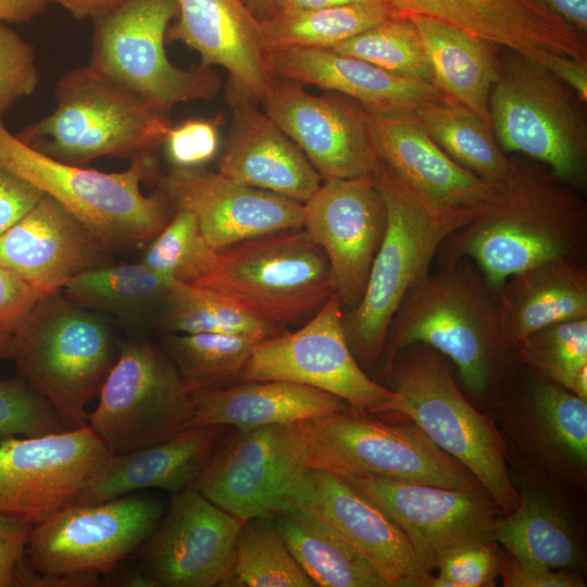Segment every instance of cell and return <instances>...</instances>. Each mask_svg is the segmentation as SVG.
<instances>
[{"label":"cell","instance_id":"42","mask_svg":"<svg viewBox=\"0 0 587 587\" xmlns=\"http://www.w3.org/2000/svg\"><path fill=\"white\" fill-rule=\"evenodd\" d=\"M218 252L190 212L175 210L167 224L149 241L141 262L172 280L192 284L214 267Z\"/></svg>","mask_w":587,"mask_h":587},{"label":"cell","instance_id":"9","mask_svg":"<svg viewBox=\"0 0 587 587\" xmlns=\"http://www.w3.org/2000/svg\"><path fill=\"white\" fill-rule=\"evenodd\" d=\"M20 374L72 428L87 424V407L115 361L109 327L58 292L41 298L14 334Z\"/></svg>","mask_w":587,"mask_h":587},{"label":"cell","instance_id":"14","mask_svg":"<svg viewBox=\"0 0 587 587\" xmlns=\"http://www.w3.org/2000/svg\"><path fill=\"white\" fill-rule=\"evenodd\" d=\"M165 507L149 497L72 503L33 525L25 553L39 583H86L112 571L152 534Z\"/></svg>","mask_w":587,"mask_h":587},{"label":"cell","instance_id":"44","mask_svg":"<svg viewBox=\"0 0 587 587\" xmlns=\"http://www.w3.org/2000/svg\"><path fill=\"white\" fill-rule=\"evenodd\" d=\"M63 430L52 407L21 379L0 380V441Z\"/></svg>","mask_w":587,"mask_h":587},{"label":"cell","instance_id":"36","mask_svg":"<svg viewBox=\"0 0 587 587\" xmlns=\"http://www.w3.org/2000/svg\"><path fill=\"white\" fill-rule=\"evenodd\" d=\"M413 114L433 140L467 171L497 185L511 175L514 162L500 148L491 125L474 111L442 100L425 104Z\"/></svg>","mask_w":587,"mask_h":587},{"label":"cell","instance_id":"39","mask_svg":"<svg viewBox=\"0 0 587 587\" xmlns=\"http://www.w3.org/2000/svg\"><path fill=\"white\" fill-rule=\"evenodd\" d=\"M167 334H230L264 340L283 334L211 290L173 282L158 317Z\"/></svg>","mask_w":587,"mask_h":587},{"label":"cell","instance_id":"33","mask_svg":"<svg viewBox=\"0 0 587 587\" xmlns=\"http://www.w3.org/2000/svg\"><path fill=\"white\" fill-rule=\"evenodd\" d=\"M415 24L435 77V85L455 103L490 123L489 96L500 77L496 45L446 22L409 16Z\"/></svg>","mask_w":587,"mask_h":587},{"label":"cell","instance_id":"34","mask_svg":"<svg viewBox=\"0 0 587 587\" xmlns=\"http://www.w3.org/2000/svg\"><path fill=\"white\" fill-rule=\"evenodd\" d=\"M303 572L321 587H388L371 563L320 516L290 504L273 514Z\"/></svg>","mask_w":587,"mask_h":587},{"label":"cell","instance_id":"46","mask_svg":"<svg viewBox=\"0 0 587 587\" xmlns=\"http://www.w3.org/2000/svg\"><path fill=\"white\" fill-rule=\"evenodd\" d=\"M38 83L34 47L0 22V118L20 99L30 96Z\"/></svg>","mask_w":587,"mask_h":587},{"label":"cell","instance_id":"15","mask_svg":"<svg viewBox=\"0 0 587 587\" xmlns=\"http://www.w3.org/2000/svg\"><path fill=\"white\" fill-rule=\"evenodd\" d=\"M310 467L301 422L234 427L221 436L192 487L243 522L292 504Z\"/></svg>","mask_w":587,"mask_h":587},{"label":"cell","instance_id":"45","mask_svg":"<svg viewBox=\"0 0 587 587\" xmlns=\"http://www.w3.org/2000/svg\"><path fill=\"white\" fill-rule=\"evenodd\" d=\"M496 541L467 542L446 551L437 561L429 587H490L499 576Z\"/></svg>","mask_w":587,"mask_h":587},{"label":"cell","instance_id":"7","mask_svg":"<svg viewBox=\"0 0 587 587\" xmlns=\"http://www.w3.org/2000/svg\"><path fill=\"white\" fill-rule=\"evenodd\" d=\"M190 285L216 292L282 329L307 322L335 294L328 260L303 227L220 251L214 267Z\"/></svg>","mask_w":587,"mask_h":587},{"label":"cell","instance_id":"20","mask_svg":"<svg viewBox=\"0 0 587 587\" xmlns=\"http://www.w3.org/2000/svg\"><path fill=\"white\" fill-rule=\"evenodd\" d=\"M303 229L324 251L342 310L361 301L383 241L387 211L372 173L322 182L303 203Z\"/></svg>","mask_w":587,"mask_h":587},{"label":"cell","instance_id":"23","mask_svg":"<svg viewBox=\"0 0 587 587\" xmlns=\"http://www.w3.org/2000/svg\"><path fill=\"white\" fill-rule=\"evenodd\" d=\"M292 504L333 526L371 563L388 587H429L433 575L420 564L404 532L339 474L310 467Z\"/></svg>","mask_w":587,"mask_h":587},{"label":"cell","instance_id":"21","mask_svg":"<svg viewBox=\"0 0 587 587\" xmlns=\"http://www.w3.org/2000/svg\"><path fill=\"white\" fill-rule=\"evenodd\" d=\"M241 523L193 487L173 494L145 549L149 587L223 586Z\"/></svg>","mask_w":587,"mask_h":587},{"label":"cell","instance_id":"40","mask_svg":"<svg viewBox=\"0 0 587 587\" xmlns=\"http://www.w3.org/2000/svg\"><path fill=\"white\" fill-rule=\"evenodd\" d=\"M259 341L230 334H167L162 347L186 389L191 392L240 382L251 351Z\"/></svg>","mask_w":587,"mask_h":587},{"label":"cell","instance_id":"30","mask_svg":"<svg viewBox=\"0 0 587 587\" xmlns=\"http://www.w3.org/2000/svg\"><path fill=\"white\" fill-rule=\"evenodd\" d=\"M224 432V426L190 427L154 446L110 453L90 475L76 503H99L146 488L176 494L192 487Z\"/></svg>","mask_w":587,"mask_h":587},{"label":"cell","instance_id":"56","mask_svg":"<svg viewBox=\"0 0 587 587\" xmlns=\"http://www.w3.org/2000/svg\"><path fill=\"white\" fill-rule=\"evenodd\" d=\"M365 2L388 3L387 0H279L274 13H288V12L324 9V8H330V7H338V5H345V4H351V3H365Z\"/></svg>","mask_w":587,"mask_h":587},{"label":"cell","instance_id":"4","mask_svg":"<svg viewBox=\"0 0 587 587\" xmlns=\"http://www.w3.org/2000/svg\"><path fill=\"white\" fill-rule=\"evenodd\" d=\"M0 167L54 199L112 251L150 241L174 213L158 190L151 196L140 190L158 172L154 152L133 157L123 172L104 173L41 153L10 133L0 118Z\"/></svg>","mask_w":587,"mask_h":587},{"label":"cell","instance_id":"11","mask_svg":"<svg viewBox=\"0 0 587 587\" xmlns=\"http://www.w3.org/2000/svg\"><path fill=\"white\" fill-rule=\"evenodd\" d=\"M177 14L176 0H126L93 20L87 65L165 116L178 103L213 99L221 79L211 66L185 70L166 55V33Z\"/></svg>","mask_w":587,"mask_h":587},{"label":"cell","instance_id":"50","mask_svg":"<svg viewBox=\"0 0 587 587\" xmlns=\"http://www.w3.org/2000/svg\"><path fill=\"white\" fill-rule=\"evenodd\" d=\"M41 299L21 275L0 264V326L13 335Z\"/></svg>","mask_w":587,"mask_h":587},{"label":"cell","instance_id":"37","mask_svg":"<svg viewBox=\"0 0 587 587\" xmlns=\"http://www.w3.org/2000/svg\"><path fill=\"white\" fill-rule=\"evenodd\" d=\"M394 15L398 13L386 2H365L274 13L260 21L259 25L266 51L289 48L330 49Z\"/></svg>","mask_w":587,"mask_h":587},{"label":"cell","instance_id":"53","mask_svg":"<svg viewBox=\"0 0 587 587\" xmlns=\"http://www.w3.org/2000/svg\"><path fill=\"white\" fill-rule=\"evenodd\" d=\"M564 23L585 36L587 32V0H537Z\"/></svg>","mask_w":587,"mask_h":587},{"label":"cell","instance_id":"48","mask_svg":"<svg viewBox=\"0 0 587 587\" xmlns=\"http://www.w3.org/2000/svg\"><path fill=\"white\" fill-rule=\"evenodd\" d=\"M33 524L0 513V587H13L32 583L28 571L23 566Z\"/></svg>","mask_w":587,"mask_h":587},{"label":"cell","instance_id":"13","mask_svg":"<svg viewBox=\"0 0 587 587\" xmlns=\"http://www.w3.org/2000/svg\"><path fill=\"white\" fill-rule=\"evenodd\" d=\"M190 392L162 349L128 341L100 389L87 426L110 453L167 441L192 427Z\"/></svg>","mask_w":587,"mask_h":587},{"label":"cell","instance_id":"17","mask_svg":"<svg viewBox=\"0 0 587 587\" xmlns=\"http://www.w3.org/2000/svg\"><path fill=\"white\" fill-rule=\"evenodd\" d=\"M110 454L87 426L0 441V513L38 524L77 501Z\"/></svg>","mask_w":587,"mask_h":587},{"label":"cell","instance_id":"19","mask_svg":"<svg viewBox=\"0 0 587 587\" xmlns=\"http://www.w3.org/2000/svg\"><path fill=\"white\" fill-rule=\"evenodd\" d=\"M261 104L323 180L372 173L380 161L369 112L346 96H315L274 78Z\"/></svg>","mask_w":587,"mask_h":587},{"label":"cell","instance_id":"35","mask_svg":"<svg viewBox=\"0 0 587 587\" xmlns=\"http://www.w3.org/2000/svg\"><path fill=\"white\" fill-rule=\"evenodd\" d=\"M173 282L141 261L107 264L75 275L61 292L84 309L137 326L158 320Z\"/></svg>","mask_w":587,"mask_h":587},{"label":"cell","instance_id":"43","mask_svg":"<svg viewBox=\"0 0 587 587\" xmlns=\"http://www.w3.org/2000/svg\"><path fill=\"white\" fill-rule=\"evenodd\" d=\"M522 363L571 391L587 367V319L558 323L533 333L517 345Z\"/></svg>","mask_w":587,"mask_h":587},{"label":"cell","instance_id":"22","mask_svg":"<svg viewBox=\"0 0 587 587\" xmlns=\"http://www.w3.org/2000/svg\"><path fill=\"white\" fill-rule=\"evenodd\" d=\"M158 191L172 209L186 210L217 251L273 232L303 226V203L234 182L203 167L175 168Z\"/></svg>","mask_w":587,"mask_h":587},{"label":"cell","instance_id":"1","mask_svg":"<svg viewBox=\"0 0 587 587\" xmlns=\"http://www.w3.org/2000/svg\"><path fill=\"white\" fill-rule=\"evenodd\" d=\"M426 345L452 362L464 389L489 403L523 365L500 327L496 290L467 258L439 262L396 312L380 360Z\"/></svg>","mask_w":587,"mask_h":587},{"label":"cell","instance_id":"52","mask_svg":"<svg viewBox=\"0 0 587 587\" xmlns=\"http://www.w3.org/2000/svg\"><path fill=\"white\" fill-rule=\"evenodd\" d=\"M549 71L570 87L580 101H587V60L562 57Z\"/></svg>","mask_w":587,"mask_h":587},{"label":"cell","instance_id":"18","mask_svg":"<svg viewBox=\"0 0 587 587\" xmlns=\"http://www.w3.org/2000/svg\"><path fill=\"white\" fill-rule=\"evenodd\" d=\"M340 476L391 516L428 573L455 546L495 541L498 521L504 513L483 488L453 489L367 475Z\"/></svg>","mask_w":587,"mask_h":587},{"label":"cell","instance_id":"29","mask_svg":"<svg viewBox=\"0 0 587 587\" xmlns=\"http://www.w3.org/2000/svg\"><path fill=\"white\" fill-rule=\"evenodd\" d=\"M517 495L515 509L504 512L495 541L513 557L554 570L586 569L576 520L558 484L526 465L509 469ZM564 488V487H563Z\"/></svg>","mask_w":587,"mask_h":587},{"label":"cell","instance_id":"55","mask_svg":"<svg viewBox=\"0 0 587 587\" xmlns=\"http://www.w3.org/2000/svg\"><path fill=\"white\" fill-rule=\"evenodd\" d=\"M46 0H0L1 23H27L41 14Z\"/></svg>","mask_w":587,"mask_h":587},{"label":"cell","instance_id":"32","mask_svg":"<svg viewBox=\"0 0 587 587\" xmlns=\"http://www.w3.org/2000/svg\"><path fill=\"white\" fill-rule=\"evenodd\" d=\"M496 300L501 330L517 348L545 327L587 319V270L579 260L548 261L509 277Z\"/></svg>","mask_w":587,"mask_h":587},{"label":"cell","instance_id":"16","mask_svg":"<svg viewBox=\"0 0 587 587\" xmlns=\"http://www.w3.org/2000/svg\"><path fill=\"white\" fill-rule=\"evenodd\" d=\"M521 463L562 487L587 480V400L524 364L489 402Z\"/></svg>","mask_w":587,"mask_h":587},{"label":"cell","instance_id":"8","mask_svg":"<svg viewBox=\"0 0 587 587\" xmlns=\"http://www.w3.org/2000/svg\"><path fill=\"white\" fill-rule=\"evenodd\" d=\"M583 101L545 66L511 51L489 96L490 123L503 151L544 163L562 183L587 189Z\"/></svg>","mask_w":587,"mask_h":587},{"label":"cell","instance_id":"12","mask_svg":"<svg viewBox=\"0 0 587 587\" xmlns=\"http://www.w3.org/2000/svg\"><path fill=\"white\" fill-rule=\"evenodd\" d=\"M334 294L295 332L254 345L240 382L280 379L329 392L359 412L408 417L401 395L372 379L354 358Z\"/></svg>","mask_w":587,"mask_h":587},{"label":"cell","instance_id":"2","mask_svg":"<svg viewBox=\"0 0 587 587\" xmlns=\"http://www.w3.org/2000/svg\"><path fill=\"white\" fill-rule=\"evenodd\" d=\"M587 209L583 193L551 172L514 162L496 197L440 246L439 262L470 259L498 290L512 275L557 259L583 261Z\"/></svg>","mask_w":587,"mask_h":587},{"label":"cell","instance_id":"6","mask_svg":"<svg viewBox=\"0 0 587 587\" xmlns=\"http://www.w3.org/2000/svg\"><path fill=\"white\" fill-rule=\"evenodd\" d=\"M451 362L422 344L400 351L386 372L413 420L444 452L461 463L504 511L519 503L509 474L510 451L492 420L479 412L453 378Z\"/></svg>","mask_w":587,"mask_h":587},{"label":"cell","instance_id":"58","mask_svg":"<svg viewBox=\"0 0 587 587\" xmlns=\"http://www.w3.org/2000/svg\"><path fill=\"white\" fill-rule=\"evenodd\" d=\"M15 337L12 333L0 326V359L14 358Z\"/></svg>","mask_w":587,"mask_h":587},{"label":"cell","instance_id":"54","mask_svg":"<svg viewBox=\"0 0 587 587\" xmlns=\"http://www.w3.org/2000/svg\"><path fill=\"white\" fill-rule=\"evenodd\" d=\"M54 2L64 8L70 14L77 18H92L96 20L117 8H120L126 0H46Z\"/></svg>","mask_w":587,"mask_h":587},{"label":"cell","instance_id":"27","mask_svg":"<svg viewBox=\"0 0 587 587\" xmlns=\"http://www.w3.org/2000/svg\"><path fill=\"white\" fill-rule=\"evenodd\" d=\"M367 112L380 160L427 200L446 208L482 211L498 193L501 185L453 161L413 112Z\"/></svg>","mask_w":587,"mask_h":587},{"label":"cell","instance_id":"38","mask_svg":"<svg viewBox=\"0 0 587 587\" xmlns=\"http://www.w3.org/2000/svg\"><path fill=\"white\" fill-rule=\"evenodd\" d=\"M223 586L315 587L290 553L274 515L248 519L238 533Z\"/></svg>","mask_w":587,"mask_h":587},{"label":"cell","instance_id":"26","mask_svg":"<svg viewBox=\"0 0 587 587\" xmlns=\"http://www.w3.org/2000/svg\"><path fill=\"white\" fill-rule=\"evenodd\" d=\"M232 124L217 161L223 176L305 203L323 179L302 150L259 103L226 91Z\"/></svg>","mask_w":587,"mask_h":587},{"label":"cell","instance_id":"3","mask_svg":"<svg viewBox=\"0 0 587 587\" xmlns=\"http://www.w3.org/2000/svg\"><path fill=\"white\" fill-rule=\"evenodd\" d=\"M387 211V224L359 304L344 311L348 345L360 365L382 358L390 323L408 292L429 274L444 241L480 211L433 203L382 160L372 172Z\"/></svg>","mask_w":587,"mask_h":587},{"label":"cell","instance_id":"10","mask_svg":"<svg viewBox=\"0 0 587 587\" xmlns=\"http://www.w3.org/2000/svg\"><path fill=\"white\" fill-rule=\"evenodd\" d=\"M311 467L453 489L482 488L411 419L397 421L353 409L301 422Z\"/></svg>","mask_w":587,"mask_h":587},{"label":"cell","instance_id":"49","mask_svg":"<svg viewBox=\"0 0 587 587\" xmlns=\"http://www.w3.org/2000/svg\"><path fill=\"white\" fill-rule=\"evenodd\" d=\"M580 573L554 570L499 552V576L504 587H583Z\"/></svg>","mask_w":587,"mask_h":587},{"label":"cell","instance_id":"41","mask_svg":"<svg viewBox=\"0 0 587 587\" xmlns=\"http://www.w3.org/2000/svg\"><path fill=\"white\" fill-rule=\"evenodd\" d=\"M330 49L372 63L392 74L435 85L422 37L407 15H394Z\"/></svg>","mask_w":587,"mask_h":587},{"label":"cell","instance_id":"51","mask_svg":"<svg viewBox=\"0 0 587 587\" xmlns=\"http://www.w3.org/2000/svg\"><path fill=\"white\" fill-rule=\"evenodd\" d=\"M43 195L25 179L0 167V236L24 217Z\"/></svg>","mask_w":587,"mask_h":587},{"label":"cell","instance_id":"25","mask_svg":"<svg viewBox=\"0 0 587 587\" xmlns=\"http://www.w3.org/2000/svg\"><path fill=\"white\" fill-rule=\"evenodd\" d=\"M178 20L166 39L200 54L205 66L226 70V91L261 103L274 77L262 42L259 21L241 0H176Z\"/></svg>","mask_w":587,"mask_h":587},{"label":"cell","instance_id":"47","mask_svg":"<svg viewBox=\"0 0 587 587\" xmlns=\"http://www.w3.org/2000/svg\"><path fill=\"white\" fill-rule=\"evenodd\" d=\"M162 146L172 167H203L218 151V124L215 120L189 118L172 125Z\"/></svg>","mask_w":587,"mask_h":587},{"label":"cell","instance_id":"5","mask_svg":"<svg viewBox=\"0 0 587 587\" xmlns=\"http://www.w3.org/2000/svg\"><path fill=\"white\" fill-rule=\"evenodd\" d=\"M54 96V110L16 137L65 163L155 152L172 126L167 116L88 65L64 73Z\"/></svg>","mask_w":587,"mask_h":587},{"label":"cell","instance_id":"31","mask_svg":"<svg viewBox=\"0 0 587 587\" xmlns=\"http://www.w3.org/2000/svg\"><path fill=\"white\" fill-rule=\"evenodd\" d=\"M190 397L192 427L290 424L352 409L329 392L280 379L239 382Z\"/></svg>","mask_w":587,"mask_h":587},{"label":"cell","instance_id":"28","mask_svg":"<svg viewBox=\"0 0 587 587\" xmlns=\"http://www.w3.org/2000/svg\"><path fill=\"white\" fill-rule=\"evenodd\" d=\"M266 52L274 78L346 96L370 112H414L425 104L449 100L429 82L392 74L329 48H289Z\"/></svg>","mask_w":587,"mask_h":587},{"label":"cell","instance_id":"57","mask_svg":"<svg viewBox=\"0 0 587 587\" xmlns=\"http://www.w3.org/2000/svg\"><path fill=\"white\" fill-rule=\"evenodd\" d=\"M250 13L260 22L271 16L279 0H241Z\"/></svg>","mask_w":587,"mask_h":587},{"label":"cell","instance_id":"24","mask_svg":"<svg viewBox=\"0 0 587 587\" xmlns=\"http://www.w3.org/2000/svg\"><path fill=\"white\" fill-rule=\"evenodd\" d=\"M111 251L47 195L0 236V264L21 275L41 298L61 292L72 277L84 271L110 264Z\"/></svg>","mask_w":587,"mask_h":587}]
</instances>
